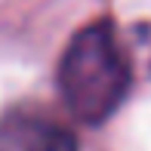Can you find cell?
Listing matches in <instances>:
<instances>
[{
  "mask_svg": "<svg viewBox=\"0 0 151 151\" xmlns=\"http://www.w3.org/2000/svg\"><path fill=\"white\" fill-rule=\"evenodd\" d=\"M133 83L129 59L111 19H96L68 40L59 62V90L83 127H99L123 105Z\"/></svg>",
  "mask_w": 151,
  "mask_h": 151,
  "instance_id": "6da1fadb",
  "label": "cell"
},
{
  "mask_svg": "<svg viewBox=\"0 0 151 151\" xmlns=\"http://www.w3.org/2000/svg\"><path fill=\"white\" fill-rule=\"evenodd\" d=\"M22 151H80L77 136L62 123H37L31 127Z\"/></svg>",
  "mask_w": 151,
  "mask_h": 151,
  "instance_id": "7a4b0ae2",
  "label": "cell"
}]
</instances>
